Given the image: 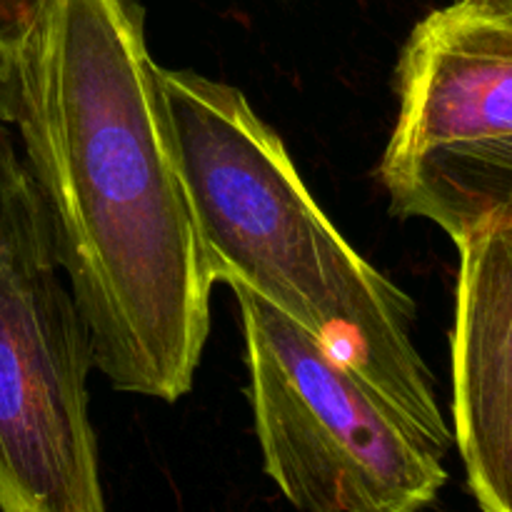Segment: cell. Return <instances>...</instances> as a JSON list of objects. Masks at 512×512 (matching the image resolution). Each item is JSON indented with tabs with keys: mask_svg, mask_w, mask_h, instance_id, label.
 Here are the masks:
<instances>
[{
	"mask_svg": "<svg viewBox=\"0 0 512 512\" xmlns=\"http://www.w3.org/2000/svg\"><path fill=\"white\" fill-rule=\"evenodd\" d=\"M18 128L93 365L120 393H190L210 278L138 0H50L18 60Z\"/></svg>",
	"mask_w": 512,
	"mask_h": 512,
	"instance_id": "6da1fadb",
	"label": "cell"
},
{
	"mask_svg": "<svg viewBox=\"0 0 512 512\" xmlns=\"http://www.w3.org/2000/svg\"><path fill=\"white\" fill-rule=\"evenodd\" d=\"M160 88L210 278L288 315L450 450L413 300L350 248L238 88L168 68Z\"/></svg>",
	"mask_w": 512,
	"mask_h": 512,
	"instance_id": "7a4b0ae2",
	"label": "cell"
},
{
	"mask_svg": "<svg viewBox=\"0 0 512 512\" xmlns=\"http://www.w3.org/2000/svg\"><path fill=\"white\" fill-rule=\"evenodd\" d=\"M13 135L0 123V512H105L88 328Z\"/></svg>",
	"mask_w": 512,
	"mask_h": 512,
	"instance_id": "3957f363",
	"label": "cell"
},
{
	"mask_svg": "<svg viewBox=\"0 0 512 512\" xmlns=\"http://www.w3.org/2000/svg\"><path fill=\"white\" fill-rule=\"evenodd\" d=\"M250 405L265 473L303 512H423L448 448L243 285Z\"/></svg>",
	"mask_w": 512,
	"mask_h": 512,
	"instance_id": "277c9868",
	"label": "cell"
},
{
	"mask_svg": "<svg viewBox=\"0 0 512 512\" xmlns=\"http://www.w3.org/2000/svg\"><path fill=\"white\" fill-rule=\"evenodd\" d=\"M398 95L380 168L438 145L512 135V23L473 0L433 10L400 55Z\"/></svg>",
	"mask_w": 512,
	"mask_h": 512,
	"instance_id": "5b68a950",
	"label": "cell"
},
{
	"mask_svg": "<svg viewBox=\"0 0 512 512\" xmlns=\"http://www.w3.org/2000/svg\"><path fill=\"white\" fill-rule=\"evenodd\" d=\"M455 443L485 512H512V225L460 240Z\"/></svg>",
	"mask_w": 512,
	"mask_h": 512,
	"instance_id": "8992f818",
	"label": "cell"
},
{
	"mask_svg": "<svg viewBox=\"0 0 512 512\" xmlns=\"http://www.w3.org/2000/svg\"><path fill=\"white\" fill-rule=\"evenodd\" d=\"M378 175L395 215L430 220L453 243L512 225V135L438 145Z\"/></svg>",
	"mask_w": 512,
	"mask_h": 512,
	"instance_id": "52a82bcc",
	"label": "cell"
},
{
	"mask_svg": "<svg viewBox=\"0 0 512 512\" xmlns=\"http://www.w3.org/2000/svg\"><path fill=\"white\" fill-rule=\"evenodd\" d=\"M50 0H0V123L8 120L18 60Z\"/></svg>",
	"mask_w": 512,
	"mask_h": 512,
	"instance_id": "ba28073f",
	"label": "cell"
},
{
	"mask_svg": "<svg viewBox=\"0 0 512 512\" xmlns=\"http://www.w3.org/2000/svg\"><path fill=\"white\" fill-rule=\"evenodd\" d=\"M480 8H485L488 13L498 15V18H505L512 23V0H473Z\"/></svg>",
	"mask_w": 512,
	"mask_h": 512,
	"instance_id": "9c48e42d",
	"label": "cell"
}]
</instances>
